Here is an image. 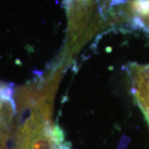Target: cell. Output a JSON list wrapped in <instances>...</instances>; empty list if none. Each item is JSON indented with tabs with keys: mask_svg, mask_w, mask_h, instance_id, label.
Returning <instances> with one entry per match:
<instances>
[{
	"mask_svg": "<svg viewBox=\"0 0 149 149\" xmlns=\"http://www.w3.org/2000/svg\"><path fill=\"white\" fill-rule=\"evenodd\" d=\"M14 149H70L63 144L51 128L32 125L21 128L16 133Z\"/></svg>",
	"mask_w": 149,
	"mask_h": 149,
	"instance_id": "obj_1",
	"label": "cell"
},
{
	"mask_svg": "<svg viewBox=\"0 0 149 149\" xmlns=\"http://www.w3.org/2000/svg\"><path fill=\"white\" fill-rule=\"evenodd\" d=\"M15 109L13 89L0 83V149H6L13 127Z\"/></svg>",
	"mask_w": 149,
	"mask_h": 149,
	"instance_id": "obj_2",
	"label": "cell"
},
{
	"mask_svg": "<svg viewBox=\"0 0 149 149\" xmlns=\"http://www.w3.org/2000/svg\"><path fill=\"white\" fill-rule=\"evenodd\" d=\"M130 74L134 97L149 123V65H133Z\"/></svg>",
	"mask_w": 149,
	"mask_h": 149,
	"instance_id": "obj_3",
	"label": "cell"
},
{
	"mask_svg": "<svg viewBox=\"0 0 149 149\" xmlns=\"http://www.w3.org/2000/svg\"><path fill=\"white\" fill-rule=\"evenodd\" d=\"M134 11L138 13V25L149 32V0H137Z\"/></svg>",
	"mask_w": 149,
	"mask_h": 149,
	"instance_id": "obj_4",
	"label": "cell"
}]
</instances>
